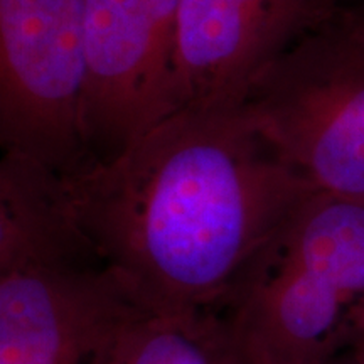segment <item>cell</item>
<instances>
[{"label":"cell","mask_w":364,"mask_h":364,"mask_svg":"<svg viewBox=\"0 0 364 364\" xmlns=\"http://www.w3.org/2000/svg\"><path fill=\"white\" fill-rule=\"evenodd\" d=\"M343 6H356V4H363L364 0H339Z\"/></svg>","instance_id":"cell-12"},{"label":"cell","mask_w":364,"mask_h":364,"mask_svg":"<svg viewBox=\"0 0 364 364\" xmlns=\"http://www.w3.org/2000/svg\"><path fill=\"white\" fill-rule=\"evenodd\" d=\"M339 0H179L174 108L243 107L250 86Z\"/></svg>","instance_id":"cell-7"},{"label":"cell","mask_w":364,"mask_h":364,"mask_svg":"<svg viewBox=\"0 0 364 364\" xmlns=\"http://www.w3.org/2000/svg\"><path fill=\"white\" fill-rule=\"evenodd\" d=\"M98 257L154 312L225 309L317 189L243 107H186L120 156L61 176Z\"/></svg>","instance_id":"cell-1"},{"label":"cell","mask_w":364,"mask_h":364,"mask_svg":"<svg viewBox=\"0 0 364 364\" xmlns=\"http://www.w3.org/2000/svg\"><path fill=\"white\" fill-rule=\"evenodd\" d=\"M349 9V12L353 14V17L356 19L361 27L364 29V2L363 4H356V6H346Z\"/></svg>","instance_id":"cell-11"},{"label":"cell","mask_w":364,"mask_h":364,"mask_svg":"<svg viewBox=\"0 0 364 364\" xmlns=\"http://www.w3.org/2000/svg\"><path fill=\"white\" fill-rule=\"evenodd\" d=\"M247 364H324L364 311V201L314 193L225 306Z\"/></svg>","instance_id":"cell-2"},{"label":"cell","mask_w":364,"mask_h":364,"mask_svg":"<svg viewBox=\"0 0 364 364\" xmlns=\"http://www.w3.org/2000/svg\"><path fill=\"white\" fill-rule=\"evenodd\" d=\"M324 364H363V363L359 361V359L354 356L353 353L344 351V353L338 354V356H336V358L329 359V361H326Z\"/></svg>","instance_id":"cell-10"},{"label":"cell","mask_w":364,"mask_h":364,"mask_svg":"<svg viewBox=\"0 0 364 364\" xmlns=\"http://www.w3.org/2000/svg\"><path fill=\"white\" fill-rule=\"evenodd\" d=\"M346 351L353 353L364 364V311L359 316L356 326H354L351 343H349V348Z\"/></svg>","instance_id":"cell-9"},{"label":"cell","mask_w":364,"mask_h":364,"mask_svg":"<svg viewBox=\"0 0 364 364\" xmlns=\"http://www.w3.org/2000/svg\"><path fill=\"white\" fill-rule=\"evenodd\" d=\"M142 309L71 211L33 208L0 223V364H88Z\"/></svg>","instance_id":"cell-3"},{"label":"cell","mask_w":364,"mask_h":364,"mask_svg":"<svg viewBox=\"0 0 364 364\" xmlns=\"http://www.w3.org/2000/svg\"><path fill=\"white\" fill-rule=\"evenodd\" d=\"M88 364H247L225 309L154 312L120 324Z\"/></svg>","instance_id":"cell-8"},{"label":"cell","mask_w":364,"mask_h":364,"mask_svg":"<svg viewBox=\"0 0 364 364\" xmlns=\"http://www.w3.org/2000/svg\"><path fill=\"white\" fill-rule=\"evenodd\" d=\"M85 0H0V144L71 176L85 142Z\"/></svg>","instance_id":"cell-5"},{"label":"cell","mask_w":364,"mask_h":364,"mask_svg":"<svg viewBox=\"0 0 364 364\" xmlns=\"http://www.w3.org/2000/svg\"><path fill=\"white\" fill-rule=\"evenodd\" d=\"M179 0H85L83 132L93 162L120 156L176 112Z\"/></svg>","instance_id":"cell-6"},{"label":"cell","mask_w":364,"mask_h":364,"mask_svg":"<svg viewBox=\"0 0 364 364\" xmlns=\"http://www.w3.org/2000/svg\"><path fill=\"white\" fill-rule=\"evenodd\" d=\"M243 108L318 193L364 201V29L348 7L263 70Z\"/></svg>","instance_id":"cell-4"}]
</instances>
